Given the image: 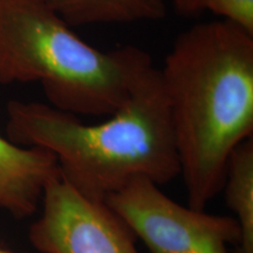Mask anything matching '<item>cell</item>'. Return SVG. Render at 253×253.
<instances>
[{"instance_id": "6da1fadb", "label": "cell", "mask_w": 253, "mask_h": 253, "mask_svg": "<svg viewBox=\"0 0 253 253\" xmlns=\"http://www.w3.org/2000/svg\"><path fill=\"white\" fill-rule=\"evenodd\" d=\"M158 69L189 207L204 210L230 155L253 135V36L221 20L196 24Z\"/></svg>"}, {"instance_id": "7a4b0ae2", "label": "cell", "mask_w": 253, "mask_h": 253, "mask_svg": "<svg viewBox=\"0 0 253 253\" xmlns=\"http://www.w3.org/2000/svg\"><path fill=\"white\" fill-rule=\"evenodd\" d=\"M7 138L54 155L66 182L88 198L106 201L136 177L158 185L179 176L169 107L160 69L142 73L108 120L87 125L49 103H7Z\"/></svg>"}, {"instance_id": "3957f363", "label": "cell", "mask_w": 253, "mask_h": 253, "mask_svg": "<svg viewBox=\"0 0 253 253\" xmlns=\"http://www.w3.org/2000/svg\"><path fill=\"white\" fill-rule=\"evenodd\" d=\"M151 65L138 47L95 48L48 2L0 0V84L39 82L55 108L112 115Z\"/></svg>"}, {"instance_id": "277c9868", "label": "cell", "mask_w": 253, "mask_h": 253, "mask_svg": "<svg viewBox=\"0 0 253 253\" xmlns=\"http://www.w3.org/2000/svg\"><path fill=\"white\" fill-rule=\"evenodd\" d=\"M151 253H230L240 227L232 216L183 207L156 183L136 177L106 198Z\"/></svg>"}, {"instance_id": "5b68a950", "label": "cell", "mask_w": 253, "mask_h": 253, "mask_svg": "<svg viewBox=\"0 0 253 253\" xmlns=\"http://www.w3.org/2000/svg\"><path fill=\"white\" fill-rule=\"evenodd\" d=\"M28 231L40 253H140L134 231L106 201L81 195L60 172L47 181Z\"/></svg>"}, {"instance_id": "8992f818", "label": "cell", "mask_w": 253, "mask_h": 253, "mask_svg": "<svg viewBox=\"0 0 253 253\" xmlns=\"http://www.w3.org/2000/svg\"><path fill=\"white\" fill-rule=\"evenodd\" d=\"M59 172L50 151L23 147L0 135V210L24 219L40 207L47 181Z\"/></svg>"}, {"instance_id": "52a82bcc", "label": "cell", "mask_w": 253, "mask_h": 253, "mask_svg": "<svg viewBox=\"0 0 253 253\" xmlns=\"http://www.w3.org/2000/svg\"><path fill=\"white\" fill-rule=\"evenodd\" d=\"M49 5L74 27L161 20L170 0H49Z\"/></svg>"}, {"instance_id": "ba28073f", "label": "cell", "mask_w": 253, "mask_h": 253, "mask_svg": "<svg viewBox=\"0 0 253 253\" xmlns=\"http://www.w3.org/2000/svg\"><path fill=\"white\" fill-rule=\"evenodd\" d=\"M221 190L240 227L237 253H253V138L230 155Z\"/></svg>"}, {"instance_id": "9c48e42d", "label": "cell", "mask_w": 253, "mask_h": 253, "mask_svg": "<svg viewBox=\"0 0 253 253\" xmlns=\"http://www.w3.org/2000/svg\"><path fill=\"white\" fill-rule=\"evenodd\" d=\"M203 11L253 36V0H201Z\"/></svg>"}, {"instance_id": "30bf717a", "label": "cell", "mask_w": 253, "mask_h": 253, "mask_svg": "<svg viewBox=\"0 0 253 253\" xmlns=\"http://www.w3.org/2000/svg\"><path fill=\"white\" fill-rule=\"evenodd\" d=\"M170 4L181 14L192 15L201 12V0H170Z\"/></svg>"}, {"instance_id": "8fae6325", "label": "cell", "mask_w": 253, "mask_h": 253, "mask_svg": "<svg viewBox=\"0 0 253 253\" xmlns=\"http://www.w3.org/2000/svg\"><path fill=\"white\" fill-rule=\"evenodd\" d=\"M0 253H19V252H14V251H11V250H6V249L0 248Z\"/></svg>"}, {"instance_id": "7c38bea8", "label": "cell", "mask_w": 253, "mask_h": 253, "mask_svg": "<svg viewBox=\"0 0 253 253\" xmlns=\"http://www.w3.org/2000/svg\"><path fill=\"white\" fill-rule=\"evenodd\" d=\"M34 1H43V2H48L49 4V0H34Z\"/></svg>"}]
</instances>
